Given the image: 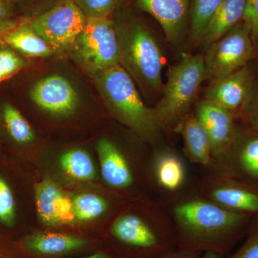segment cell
I'll use <instances>...</instances> for the list:
<instances>
[{"label":"cell","instance_id":"cell-18","mask_svg":"<svg viewBox=\"0 0 258 258\" xmlns=\"http://www.w3.org/2000/svg\"><path fill=\"white\" fill-rule=\"evenodd\" d=\"M189 0H137L139 8L152 15L166 38L175 43L182 35L189 13Z\"/></svg>","mask_w":258,"mask_h":258},{"label":"cell","instance_id":"cell-21","mask_svg":"<svg viewBox=\"0 0 258 258\" xmlns=\"http://www.w3.org/2000/svg\"><path fill=\"white\" fill-rule=\"evenodd\" d=\"M4 43L31 57H46L52 51L48 44L32 30L28 19L20 20L18 26L5 35Z\"/></svg>","mask_w":258,"mask_h":258},{"label":"cell","instance_id":"cell-7","mask_svg":"<svg viewBox=\"0 0 258 258\" xmlns=\"http://www.w3.org/2000/svg\"><path fill=\"white\" fill-rule=\"evenodd\" d=\"M73 49L81 66L93 76L120 64L119 42L113 19L87 18Z\"/></svg>","mask_w":258,"mask_h":258},{"label":"cell","instance_id":"cell-17","mask_svg":"<svg viewBox=\"0 0 258 258\" xmlns=\"http://www.w3.org/2000/svg\"><path fill=\"white\" fill-rule=\"evenodd\" d=\"M35 201L40 220L47 227L72 225L77 221L73 200L48 180L37 185Z\"/></svg>","mask_w":258,"mask_h":258},{"label":"cell","instance_id":"cell-35","mask_svg":"<svg viewBox=\"0 0 258 258\" xmlns=\"http://www.w3.org/2000/svg\"><path fill=\"white\" fill-rule=\"evenodd\" d=\"M200 254H201L177 248L175 250L169 252V253L164 254V255L157 258H198Z\"/></svg>","mask_w":258,"mask_h":258},{"label":"cell","instance_id":"cell-29","mask_svg":"<svg viewBox=\"0 0 258 258\" xmlns=\"http://www.w3.org/2000/svg\"><path fill=\"white\" fill-rule=\"evenodd\" d=\"M240 247L225 258H258V216L254 217Z\"/></svg>","mask_w":258,"mask_h":258},{"label":"cell","instance_id":"cell-15","mask_svg":"<svg viewBox=\"0 0 258 258\" xmlns=\"http://www.w3.org/2000/svg\"><path fill=\"white\" fill-rule=\"evenodd\" d=\"M151 176L165 198L187 188L188 171L184 159L170 148L161 147L151 159Z\"/></svg>","mask_w":258,"mask_h":258},{"label":"cell","instance_id":"cell-22","mask_svg":"<svg viewBox=\"0 0 258 258\" xmlns=\"http://www.w3.org/2000/svg\"><path fill=\"white\" fill-rule=\"evenodd\" d=\"M60 164L67 175L79 181H90L96 174L92 159L81 149H73L64 153L61 156Z\"/></svg>","mask_w":258,"mask_h":258},{"label":"cell","instance_id":"cell-13","mask_svg":"<svg viewBox=\"0 0 258 258\" xmlns=\"http://www.w3.org/2000/svg\"><path fill=\"white\" fill-rule=\"evenodd\" d=\"M258 60H254L238 71L210 84L205 99L232 112L238 118L252 87Z\"/></svg>","mask_w":258,"mask_h":258},{"label":"cell","instance_id":"cell-39","mask_svg":"<svg viewBox=\"0 0 258 258\" xmlns=\"http://www.w3.org/2000/svg\"><path fill=\"white\" fill-rule=\"evenodd\" d=\"M0 258H13V257H0Z\"/></svg>","mask_w":258,"mask_h":258},{"label":"cell","instance_id":"cell-8","mask_svg":"<svg viewBox=\"0 0 258 258\" xmlns=\"http://www.w3.org/2000/svg\"><path fill=\"white\" fill-rule=\"evenodd\" d=\"M86 15L73 0L58 3L35 18L29 24L37 35L55 50L74 46L86 25Z\"/></svg>","mask_w":258,"mask_h":258},{"label":"cell","instance_id":"cell-12","mask_svg":"<svg viewBox=\"0 0 258 258\" xmlns=\"http://www.w3.org/2000/svg\"><path fill=\"white\" fill-rule=\"evenodd\" d=\"M194 114L210 140L213 164L233 143L240 128V121L232 112L205 98L197 104Z\"/></svg>","mask_w":258,"mask_h":258},{"label":"cell","instance_id":"cell-36","mask_svg":"<svg viewBox=\"0 0 258 258\" xmlns=\"http://www.w3.org/2000/svg\"><path fill=\"white\" fill-rule=\"evenodd\" d=\"M0 257L24 258L20 251H13L0 244Z\"/></svg>","mask_w":258,"mask_h":258},{"label":"cell","instance_id":"cell-1","mask_svg":"<svg viewBox=\"0 0 258 258\" xmlns=\"http://www.w3.org/2000/svg\"><path fill=\"white\" fill-rule=\"evenodd\" d=\"M177 237L178 249L227 256L244 239L254 217L222 208L199 191L186 188L165 198Z\"/></svg>","mask_w":258,"mask_h":258},{"label":"cell","instance_id":"cell-25","mask_svg":"<svg viewBox=\"0 0 258 258\" xmlns=\"http://www.w3.org/2000/svg\"><path fill=\"white\" fill-rule=\"evenodd\" d=\"M3 116L8 133L19 144H28L35 139L33 131L27 120L12 105H5Z\"/></svg>","mask_w":258,"mask_h":258},{"label":"cell","instance_id":"cell-30","mask_svg":"<svg viewBox=\"0 0 258 258\" xmlns=\"http://www.w3.org/2000/svg\"><path fill=\"white\" fill-rule=\"evenodd\" d=\"M25 64V61L12 49L0 46V81L18 73Z\"/></svg>","mask_w":258,"mask_h":258},{"label":"cell","instance_id":"cell-28","mask_svg":"<svg viewBox=\"0 0 258 258\" xmlns=\"http://www.w3.org/2000/svg\"><path fill=\"white\" fill-rule=\"evenodd\" d=\"M0 223L13 228L16 223V205L11 188L0 176Z\"/></svg>","mask_w":258,"mask_h":258},{"label":"cell","instance_id":"cell-27","mask_svg":"<svg viewBox=\"0 0 258 258\" xmlns=\"http://www.w3.org/2000/svg\"><path fill=\"white\" fill-rule=\"evenodd\" d=\"M87 18H111L123 0H73Z\"/></svg>","mask_w":258,"mask_h":258},{"label":"cell","instance_id":"cell-34","mask_svg":"<svg viewBox=\"0 0 258 258\" xmlns=\"http://www.w3.org/2000/svg\"><path fill=\"white\" fill-rule=\"evenodd\" d=\"M18 19H0V45L4 43L5 35L16 28L20 23Z\"/></svg>","mask_w":258,"mask_h":258},{"label":"cell","instance_id":"cell-16","mask_svg":"<svg viewBox=\"0 0 258 258\" xmlns=\"http://www.w3.org/2000/svg\"><path fill=\"white\" fill-rule=\"evenodd\" d=\"M101 175L105 182L113 189L126 191L134 187L137 174L133 164L121 148L108 139L98 143Z\"/></svg>","mask_w":258,"mask_h":258},{"label":"cell","instance_id":"cell-26","mask_svg":"<svg viewBox=\"0 0 258 258\" xmlns=\"http://www.w3.org/2000/svg\"><path fill=\"white\" fill-rule=\"evenodd\" d=\"M238 120L244 126L258 132V66L248 97L239 113Z\"/></svg>","mask_w":258,"mask_h":258},{"label":"cell","instance_id":"cell-33","mask_svg":"<svg viewBox=\"0 0 258 258\" xmlns=\"http://www.w3.org/2000/svg\"><path fill=\"white\" fill-rule=\"evenodd\" d=\"M18 0H0V19H15Z\"/></svg>","mask_w":258,"mask_h":258},{"label":"cell","instance_id":"cell-23","mask_svg":"<svg viewBox=\"0 0 258 258\" xmlns=\"http://www.w3.org/2000/svg\"><path fill=\"white\" fill-rule=\"evenodd\" d=\"M76 220L80 222H90L101 217L111 208L106 199L92 193L78 195L73 200Z\"/></svg>","mask_w":258,"mask_h":258},{"label":"cell","instance_id":"cell-19","mask_svg":"<svg viewBox=\"0 0 258 258\" xmlns=\"http://www.w3.org/2000/svg\"><path fill=\"white\" fill-rule=\"evenodd\" d=\"M176 132L181 134L184 143L183 152L191 162L211 169L212 160L210 140L203 125L194 113H188L183 118Z\"/></svg>","mask_w":258,"mask_h":258},{"label":"cell","instance_id":"cell-38","mask_svg":"<svg viewBox=\"0 0 258 258\" xmlns=\"http://www.w3.org/2000/svg\"><path fill=\"white\" fill-rule=\"evenodd\" d=\"M226 256L222 254L214 253V252H207L202 253L198 258H225Z\"/></svg>","mask_w":258,"mask_h":258},{"label":"cell","instance_id":"cell-11","mask_svg":"<svg viewBox=\"0 0 258 258\" xmlns=\"http://www.w3.org/2000/svg\"><path fill=\"white\" fill-rule=\"evenodd\" d=\"M211 169L228 174L258 189V132L240 123L233 143L209 170Z\"/></svg>","mask_w":258,"mask_h":258},{"label":"cell","instance_id":"cell-4","mask_svg":"<svg viewBox=\"0 0 258 258\" xmlns=\"http://www.w3.org/2000/svg\"><path fill=\"white\" fill-rule=\"evenodd\" d=\"M113 20L119 42L120 66L147 92H162L164 57L156 39L137 19L123 15Z\"/></svg>","mask_w":258,"mask_h":258},{"label":"cell","instance_id":"cell-31","mask_svg":"<svg viewBox=\"0 0 258 258\" xmlns=\"http://www.w3.org/2000/svg\"><path fill=\"white\" fill-rule=\"evenodd\" d=\"M243 20L250 28L252 40L258 50V0H247Z\"/></svg>","mask_w":258,"mask_h":258},{"label":"cell","instance_id":"cell-37","mask_svg":"<svg viewBox=\"0 0 258 258\" xmlns=\"http://www.w3.org/2000/svg\"><path fill=\"white\" fill-rule=\"evenodd\" d=\"M79 258H112L109 254H108V252H106V250L103 249H99V250L96 251V252H93V253H91L90 254H88V255L83 256V257H79Z\"/></svg>","mask_w":258,"mask_h":258},{"label":"cell","instance_id":"cell-20","mask_svg":"<svg viewBox=\"0 0 258 258\" xmlns=\"http://www.w3.org/2000/svg\"><path fill=\"white\" fill-rule=\"evenodd\" d=\"M247 0H222L199 43L205 50L243 20Z\"/></svg>","mask_w":258,"mask_h":258},{"label":"cell","instance_id":"cell-3","mask_svg":"<svg viewBox=\"0 0 258 258\" xmlns=\"http://www.w3.org/2000/svg\"><path fill=\"white\" fill-rule=\"evenodd\" d=\"M96 86L115 119L148 143L161 142L164 130L153 108L144 103L132 76L121 66L95 75Z\"/></svg>","mask_w":258,"mask_h":258},{"label":"cell","instance_id":"cell-32","mask_svg":"<svg viewBox=\"0 0 258 258\" xmlns=\"http://www.w3.org/2000/svg\"><path fill=\"white\" fill-rule=\"evenodd\" d=\"M60 0H18V8L20 5H28V8L35 13L33 18L50 9Z\"/></svg>","mask_w":258,"mask_h":258},{"label":"cell","instance_id":"cell-6","mask_svg":"<svg viewBox=\"0 0 258 258\" xmlns=\"http://www.w3.org/2000/svg\"><path fill=\"white\" fill-rule=\"evenodd\" d=\"M257 53L250 28L242 20L206 49L203 55L206 81L217 82L257 60Z\"/></svg>","mask_w":258,"mask_h":258},{"label":"cell","instance_id":"cell-24","mask_svg":"<svg viewBox=\"0 0 258 258\" xmlns=\"http://www.w3.org/2000/svg\"><path fill=\"white\" fill-rule=\"evenodd\" d=\"M222 0H194L191 10V36L200 42L207 25L215 14Z\"/></svg>","mask_w":258,"mask_h":258},{"label":"cell","instance_id":"cell-40","mask_svg":"<svg viewBox=\"0 0 258 258\" xmlns=\"http://www.w3.org/2000/svg\"><path fill=\"white\" fill-rule=\"evenodd\" d=\"M257 60H258V53H257Z\"/></svg>","mask_w":258,"mask_h":258},{"label":"cell","instance_id":"cell-14","mask_svg":"<svg viewBox=\"0 0 258 258\" xmlns=\"http://www.w3.org/2000/svg\"><path fill=\"white\" fill-rule=\"evenodd\" d=\"M30 95L39 108L58 116L73 114L79 105L77 93L71 83L57 75L48 76L37 82Z\"/></svg>","mask_w":258,"mask_h":258},{"label":"cell","instance_id":"cell-5","mask_svg":"<svg viewBox=\"0 0 258 258\" xmlns=\"http://www.w3.org/2000/svg\"><path fill=\"white\" fill-rule=\"evenodd\" d=\"M205 81L203 55L183 53L179 62L170 68L160 100L153 108L165 133L176 132Z\"/></svg>","mask_w":258,"mask_h":258},{"label":"cell","instance_id":"cell-2","mask_svg":"<svg viewBox=\"0 0 258 258\" xmlns=\"http://www.w3.org/2000/svg\"><path fill=\"white\" fill-rule=\"evenodd\" d=\"M107 235L103 249L112 258H157L178 248L175 227L161 201L118 214Z\"/></svg>","mask_w":258,"mask_h":258},{"label":"cell","instance_id":"cell-9","mask_svg":"<svg viewBox=\"0 0 258 258\" xmlns=\"http://www.w3.org/2000/svg\"><path fill=\"white\" fill-rule=\"evenodd\" d=\"M17 247L25 258H71L90 254L103 246L93 239L71 232L35 231L22 236ZM76 258V257H75Z\"/></svg>","mask_w":258,"mask_h":258},{"label":"cell","instance_id":"cell-10","mask_svg":"<svg viewBox=\"0 0 258 258\" xmlns=\"http://www.w3.org/2000/svg\"><path fill=\"white\" fill-rule=\"evenodd\" d=\"M198 189L226 210L258 216V189L241 180L211 169L200 179Z\"/></svg>","mask_w":258,"mask_h":258}]
</instances>
